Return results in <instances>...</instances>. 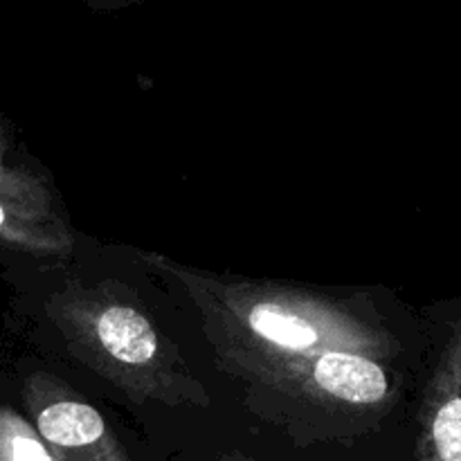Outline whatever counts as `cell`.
<instances>
[{
	"label": "cell",
	"instance_id": "8",
	"mask_svg": "<svg viewBox=\"0 0 461 461\" xmlns=\"http://www.w3.org/2000/svg\"><path fill=\"white\" fill-rule=\"evenodd\" d=\"M0 196L14 198L43 212H54L50 185L21 165H9L5 142L0 138Z\"/></svg>",
	"mask_w": 461,
	"mask_h": 461
},
{
	"label": "cell",
	"instance_id": "2",
	"mask_svg": "<svg viewBox=\"0 0 461 461\" xmlns=\"http://www.w3.org/2000/svg\"><path fill=\"white\" fill-rule=\"evenodd\" d=\"M124 293V284L84 286L70 279L50 295L45 313L72 354L135 403H210L178 347Z\"/></svg>",
	"mask_w": 461,
	"mask_h": 461
},
{
	"label": "cell",
	"instance_id": "6",
	"mask_svg": "<svg viewBox=\"0 0 461 461\" xmlns=\"http://www.w3.org/2000/svg\"><path fill=\"white\" fill-rule=\"evenodd\" d=\"M0 243L41 257H68L75 239L57 212L0 196Z\"/></svg>",
	"mask_w": 461,
	"mask_h": 461
},
{
	"label": "cell",
	"instance_id": "4",
	"mask_svg": "<svg viewBox=\"0 0 461 461\" xmlns=\"http://www.w3.org/2000/svg\"><path fill=\"white\" fill-rule=\"evenodd\" d=\"M417 461H461V311L423 392Z\"/></svg>",
	"mask_w": 461,
	"mask_h": 461
},
{
	"label": "cell",
	"instance_id": "3",
	"mask_svg": "<svg viewBox=\"0 0 461 461\" xmlns=\"http://www.w3.org/2000/svg\"><path fill=\"white\" fill-rule=\"evenodd\" d=\"M23 403L54 461H129L102 414L52 374L27 376Z\"/></svg>",
	"mask_w": 461,
	"mask_h": 461
},
{
	"label": "cell",
	"instance_id": "1",
	"mask_svg": "<svg viewBox=\"0 0 461 461\" xmlns=\"http://www.w3.org/2000/svg\"><path fill=\"white\" fill-rule=\"evenodd\" d=\"M140 259L187 293L216 354L232 372L277 390L291 392L304 365L327 351L383 360L394 349L381 320L354 302L210 275L156 252H140Z\"/></svg>",
	"mask_w": 461,
	"mask_h": 461
},
{
	"label": "cell",
	"instance_id": "9",
	"mask_svg": "<svg viewBox=\"0 0 461 461\" xmlns=\"http://www.w3.org/2000/svg\"><path fill=\"white\" fill-rule=\"evenodd\" d=\"M228 461H248V459H243V457H239V455H234V457H230Z\"/></svg>",
	"mask_w": 461,
	"mask_h": 461
},
{
	"label": "cell",
	"instance_id": "5",
	"mask_svg": "<svg viewBox=\"0 0 461 461\" xmlns=\"http://www.w3.org/2000/svg\"><path fill=\"white\" fill-rule=\"evenodd\" d=\"M291 392L349 405H376L390 396V376L381 360L351 351H327L311 358Z\"/></svg>",
	"mask_w": 461,
	"mask_h": 461
},
{
	"label": "cell",
	"instance_id": "7",
	"mask_svg": "<svg viewBox=\"0 0 461 461\" xmlns=\"http://www.w3.org/2000/svg\"><path fill=\"white\" fill-rule=\"evenodd\" d=\"M0 461H54L36 428L0 405Z\"/></svg>",
	"mask_w": 461,
	"mask_h": 461
}]
</instances>
